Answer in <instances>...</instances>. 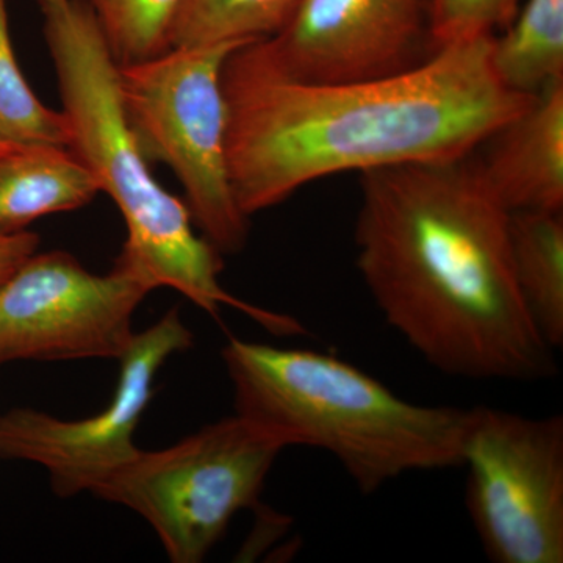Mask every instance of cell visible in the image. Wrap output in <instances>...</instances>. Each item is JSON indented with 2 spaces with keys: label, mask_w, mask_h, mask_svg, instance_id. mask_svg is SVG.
I'll return each mask as SVG.
<instances>
[{
  "label": "cell",
  "mask_w": 563,
  "mask_h": 563,
  "mask_svg": "<svg viewBox=\"0 0 563 563\" xmlns=\"http://www.w3.org/2000/svg\"><path fill=\"white\" fill-rule=\"evenodd\" d=\"M154 287L120 261L88 272L65 251L32 254L0 282V366L11 362L120 358L133 313Z\"/></svg>",
  "instance_id": "obj_8"
},
{
  "label": "cell",
  "mask_w": 563,
  "mask_h": 563,
  "mask_svg": "<svg viewBox=\"0 0 563 563\" xmlns=\"http://www.w3.org/2000/svg\"><path fill=\"white\" fill-rule=\"evenodd\" d=\"M481 147V173L510 213L562 211L563 79L537 92Z\"/></svg>",
  "instance_id": "obj_11"
},
{
  "label": "cell",
  "mask_w": 563,
  "mask_h": 563,
  "mask_svg": "<svg viewBox=\"0 0 563 563\" xmlns=\"http://www.w3.org/2000/svg\"><path fill=\"white\" fill-rule=\"evenodd\" d=\"M41 2V0H36V3Z\"/></svg>",
  "instance_id": "obj_20"
},
{
  "label": "cell",
  "mask_w": 563,
  "mask_h": 563,
  "mask_svg": "<svg viewBox=\"0 0 563 563\" xmlns=\"http://www.w3.org/2000/svg\"><path fill=\"white\" fill-rule=\"evenodd\" d=\"M38 5L68 121L69 150L125 222L128 239L118 261L141 274L154 290L174 288L213 317L228 306L279 332L284 314L251 306L222 288L221 252L195 232L187 203L166 191L151 173L125 118L118 63L90 3L41 0Z\"/></svg>",
  "instance_id": "obj_3"
},
{
  "label": "cell",
  "mask_w": 563,
  "mask_h": 563,
  "mask_svg": "<svg viewBox=\"0 0 563 563\" xmlns=\"http://www.w3.org/2000/svg\"><path fill=\"white\" fill-rule=\"evenodd\" d=\"M191 346L192 332L179 310H169L133 335L120 358L117 390L102 412L70 421L27 407L11 409L0 415V457L38 463L62 498L91 493L136 454L133 433L154 396L155 377L172 355Z\"/></svg>",
  "instance_id": "obj_9"
},
{
  "label": "cell",
  "mask_w": 563,
  "mask_h": 563,
  "mask_svg": "<svg viewBox=\"0 0 563 563\" xmlns=\"http://www.w3.org/2000/svg\"><path fill=\"white\" fill-rule=\"evenodd\" d=\"M492 62L498 79L526 96L563 79V0H528L493 36Z\"/></svg>",
  "instance_id": "obj_14"
},
{
  "label": "cell",
  "mask_w": 563,
  "mask_h": 563,
  "mask_svg": "<svg viewBox=\"0 0 563 563\" xmlns=\"http://www.w3.org/2000/svg\"><path fill=\"white\" fill-rule=\"evenodd\" d=\"M302 0H184L174 20L172 47L246 46L280 31Z\"/></svg>",
  "instance_id": "obj_15"
},
{
  "label": "cell",
  "mask_w": 563,
  "mask_h": 563,
  "mask_svg": "<svg viewBox=\"0 0 563 563\" xmlns=\"http://www.w3.org/2000/svg\"><path fill=\"white\" fill-rule=\"evenodd\" d=\"M98 181L69 147L0 141V235L88 206Z\"/></svg>",
  "instance_id": "obj_12"
},
{
  "label": "cell",
  "mask_w": 563,
  "mask_h": 563,
  "mask_svg": "<svg viewBox=\"0 0 563 563\" xmlns=\"http://www.w3.org/2000/svg\"><path fill=\"white\" fill-rule=\"evenodd\" d=\"M466 510L496 563L563 562V418L470 409Z\"/></svg>",
  "instance_id": "obj_7"
},
{
  "label": "cell",
  "mask_w": 563,
  "mask_h": 563,
  "mask_svg": "<svg viewBox=\"0 0 563 563\" xmlns=\"http://www.w3.org/2000/svg\"><path fill=\"white\" fill-rule=\"evenodd\" d=\"M118 66L146 60L169 49V36L184 0H87Z\"/></svg>",
  "instance_id": "obj_17"
},
{
  "label": "cell",
  "mask_w": 563,
  "mask_h": 563,
  "mask_svg": "<svg viewBox=\"0 0 563 563\" xmlns=\"http://www.w3.org/2000/svg\"><path fill=\"white\" fill-rule=\"evenodd\" d=\"M40 236L24 231L0 235V282L5 280L22 262L38 251Z\"/></svg>",
  "instance_id": "obj_19"
},
{
  "label": "cell",
  "mask_w": 563,
  "mask_h": 563,
  "mask_svg": "<svg viewBox=\"0 0 563 563\" xmlns=\"http://www.w3.org/2000/svg\"><path fill=\"white\" fill-rule=\"evenodd\" d=\"M493 36L448 44L384 79L303 84L232 51L222 68L229 177L251 218L333 174L448 161L479 151L532 101L492 62Z\"/></svg>",
  "instance_id": "obj_2"
},
{
  "label": "cell",
  "mask_w": 563,
  "mask_h": 563,
  "mask_svg": "<svg viewBox=\"0 0 563 563\" xmlns=\"http://www.w3.org/2000/svg\"><path fill=\"white\" fill-rule=\"evenodd\" d=\"M0 141L69 147L65 114L36 98L18 65L10 38L7 0H0Z\"/></svg>",
  "instance_id": "obj_16"
},
{
  "label": "cell",
  "mask_w": 563,
  "mask_h": 563,
  "mask_svg": "<svg viewBox=\"0 0 563 563\" xmlns=\"http://www.w3.org/2000/svg\"><path fill=\"white\" fill-rule=\"evenodd\" d=\"M244 47L263 68L303 84L384 79L435 52L431 0H302L279 32Z\"/></svg>",
  "instance_id": "obj_10"
},
{
  "label": "cell",
  "mask_w": 563,
  "mask_h": 563,
  "mask_svg": "<svg viewBox=\"0 0 563 563\" xmlns=\"http://www.w3.org/2000/svg\"><path fill=\"white\" fill-rule=\"evenodd\" d=\"M236 44L172 47L118 66L125 118L147 163H165L180 181L196 228L218 251L236 254L250 218L233 196L222 68Z\"/></svg>",
  "instance_id": "obj_5"
},
{
  "label": "cell",
  "mask_w": 563,
  "mask_h": 563,
  "mask_svg": "<svg viewBox=\"0 0 563 563\" xmlns=\"http://www.w3.org/2000/svg\"><path fill=\"white\" fill-rule=\"evenodd\" d=\"M515 280L533 324L551 350L563 344L562 211L510 213Z\"/></svg>",
  "instance_id": "obj_13"
},
{
  "label": "cell",
  "mask_w": 563,
  "mask_h": 563,
  "mask_svg": "<svg viewBox=\"0 0 563 563\" xmlns=\"http://www.w3.org/2000/svg\"><path fill=\"white\" fill-rule=\"evenodd\" d=\"M288 444L242 415L206 426L162 451H136L92 495L143 517L174 563L206 559L240 510L257 506Z\"/></svg>",
  "instance_id": "obj_6"
},
{
  "label": "cell",
  "mask_w": 563,
  "mask_h": 563,
  "mask_svg": "<svg viewBox=\"0 0 563 563\" xmlns=\"http://www.w3.org/2000/svg\"><path fill=\"white\" fill-rule=\"evenodd\" d=\"M354 242L377 309L433 368L509 383L555 373L515 280L510 211L474 154L362 173Z\"/></svg>",
  "instance_id": "obj_1"
},
{
  "label": "cell",
  "mask_w": 563,
  "mask_h": 563,
  "mask_svg": "<svg viewBox=\"0 0 563 563\" xmlns=\"http://www.w3.org/2000/svg\"><path fill=\"white\" fill-rule=\"evenodd\" d=\"M236 413L288 446L332 454L363 495L407 473L462 466L470 409L406 401L335 355L231 339Z\"/></svg>",
  "instance_id": "obj_4"
},
{
  "label": "cell",
  "mask_w": 563,
  "mask_h": 563,
  "mask_svg": "<svg viewBox=\"0 0 563 563\" xmlns=\"http://www.w3.org/2000/svg\"><path fill=\"white\" fill-rule=\"evenodd\" d=\"M520 10V0H431V43L448 44L495 36Z\"/></svg>",
  "instance_id": "obj_18"
}]
</instances>
